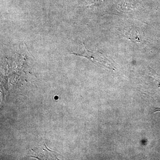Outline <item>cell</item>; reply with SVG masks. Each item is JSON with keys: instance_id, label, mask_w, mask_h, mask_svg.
<instances>
[{"instance_id": "cell-1", "label": "cell", "mask_w": 160, "mask_h": 160, "mask_svg": "<svg viewBox=\"0 0 160 160\" xmlns=\"http://www.w3.org/2000/svg\"><path fill=\"white\" fill-rule=\"evenodd\" d=\"M126 38L135 42H141L143 37L142 32L139 29L136 28H130L125 32Z\"/></svg>"}, {"instance_id": "cell-2", "label": "cell", "mask_w": 160, "mask_h": 160, "mask_svg": "<svg viewBox=\"0 0 160 160\" xmlns=\"http://www.w3.org/2000/svg\"><path fill=\"white\" fill-rule=\"evenodd\" d=\"M119 6L122 10L128 11L134 9L136 6V3L134 0H122Z\"/></svg>"}, {"instance_id": "cell-3", "label": "cell", "mask_w": 160, "mask_h": 160, "mask_svg": "<svg viewBox=\"0 0 160 160\" xmlns=\"http://www.w3.org/2000/svg\"><path fill=\"white\" fill-rule=\"evenodd\" d=\"M103 0H86L85 3L87 7L95 6L101 4Z\"/></svg>"}, {"instance_id": "cell-4", "label": "cell", "mask_w": 160, "mask_h": 160, "mask_svg": "<svg viewBox=\"0 0 160 160\" xmlns=\"http://www.w3.org/2000/svg\"><path fill=\"white\" fill-rule=\"evenodd\" d=\"M160 112V108H156L154 112Z\"/></svg>"}]
</instances>
